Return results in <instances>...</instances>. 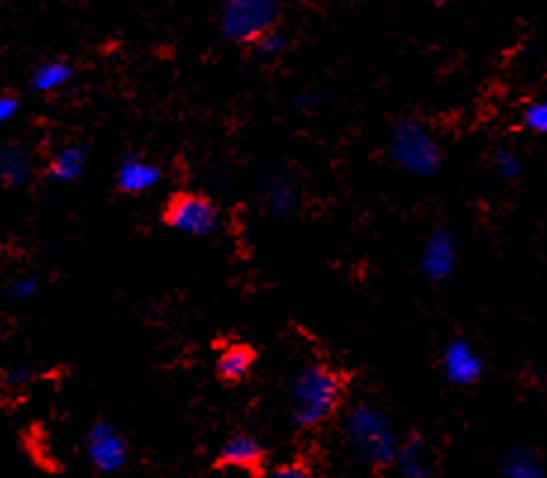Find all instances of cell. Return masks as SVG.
Instances as JSON below:
<instances>
[{
	"instance_id": "6da1fadb",
	"label": "cell",
	"mask_w": 547,
	"mask_h": 478,
	"mask_svg": "<svg viewBox=\"0 0 547 478\" xmlns=\"http://www.w3.org/2000/svg\"><path fill=\"white\" fill-rule=\"evenodd\" d=\"M345 383L331 364L307 362L293 371L288 381L291 424L300 431H312L329 424L343 405Z\"/></svg>"
},
{
	"instance_id": "7a4b0ae2",
	"label": "cell",
	"mask_w": 547,
	"mask_h": 478,
	"mask_svg": "<svg viewBox=\"0 0 547 478\" xmlns=\"http://www.w3.org/2000/svg\"><path fill=\"white\" fill-rule=\"evenodd\" d=\"M341 436L352 455L367 467H388L395 464L400 438L391 419L379 407L367 402H352L341 414Z\"/></svg>"
},
{
	"instance_id": "3957f363",
	"label": "cell",
	"mask_w": 547,
	"mask_h": 478,
	"mask_svg": "<svg viewBox=\"0 0 547 478\" xmlns=\"http://www.w3.org/2000/svg\"><path fill=\"white\" fill-rule=\"evenodd\" d=\"M388 157L395 167L414 176H431L440 169V146L421 119H400L388 134Z\"/></svg>"
},
{
	"instance_id": "277c9868",
	"label": "cell",
	"mask_w": 547,
	"mask_h": 478,
	"mask_svg": "<svg viewBox=\"0 0 547 478\" xmlns=\"http://www.w3.org/2000/svg\"><path fill=\"white\" fill-rule=\"evenodd\" d=\"M279 15V5L272 0H226L217 12L219 36L234 46L250 48L279 27Z\"/></svg>"
},
{
	"instance_id": "5b68a950",
	"label": "cell",
	"mask_w": 547,
	"mask_h": 478,
	"mask_svg": "<svg viewBox=\"0 0 547 478\" xmlns=\"http://www.w3.org/2000/svg\"><path fill=\"white\" fill-rule=\"evenodd\" d=\"M162 224L188 238H210L222 229V212L203 193H174L162 207Z\"/></svg>"
},
{
	"instance_id": "8992f818",
	"label": "cell",
	"mask_w": 547,
	"mask_h": 478,
	"mask_svg": "<svg viewBox=\"0 0 547 478\" xmlns=\"http://www.w3.org/2000/svg\"><path fill=\"white\" fill-rule=\"evenodd\" d=\"M86 459L98 474L115 476L129 464V445L122 431L108 419H96L84 438Z\"/></svg>"
},
{
	"instance_id": "52a82bcc",
	"label": "cell",
	"mask_w": 547,
	"mask_h": 478,
	"mask_svg": "<svg viewBox=\"0 0 547 478\" xmlns=\"http://www.w3.org/2000/svg\"><path fill=\"white\" fill-rule=\"evenodd\" d=\"M440 369H443L445 381L457 388H469L481 381L483 360L467 338H452L440 355Z\"/></svg>"
},
{
	"instance_id": "ba28073f",
	"label": "cell",
	"mask_w": 547,
	"mask_h": 478,
	"mask_svg": "<svg viewBox=\"0 0 547 478\" xmlns=\"http://www.w3.org/2000/svg\"><path fill=\"white\" fill-rule=\"evenodd\" d=\"M112 181H115V191L122 193V196H143V193H150L153 188L160 186L162 169L155 162L146 160V157L127 150L117 160Z\"/></svg>"
},
{
	"instance_id": "9c48e42d",
	"label": "cell",
	"mask_w": 547,
	"mask_h": 478,
	"mask_svg": "<svg viewBox=\"0 0 547 478\" xmlns=\"http://www.w3.org/2000/svg\"><path fill=\"white\" fill-rule=\"evenodd\" d=\"M419 267L426 279L445 281L457 267V245L448 226H438L421 245Z\"/></svg>"
},
{
	"instance_id": "30bf717a",
	"label": "cell",
	"mask_w": 547,
	"mask_h": 478,
	"mask_svg": "<svg viewBox=\"0 0 547 478\" xmlns=\"http://www.w3.org/2000/svg\"><path fill=\"white\" fill-rule=\"evenodd\" d=\"M260 205L267 212V217L276 222H286L295 217L300 207V188L288 172H279L267 176L260 186Z\"/></svg>"
},
{
	"instance_id": "8fae6325",
	"label": "cell",
	"mask_w": 547,
	"mask_h": 478,
	"mask_svg": "<svg viewBox=\"0 0 547 478\" xmlns=\"http://www.w3.org/2000/svg\"><path fill=\"white\" fill-rule=\"evenodd\" d=\"M267 459V448L253 433H234L226 438L217 452L219 469H241L248 474H260Z\"/></svg>"
},
{
	"instance_id": "7c38bea8",
	"label": "cell",
	"mask_w": 547,
	"mask_h": 478,
	"mask_svg": "<svg viewBox=\"0 0 547 478\" xmlns=\"http://www.w3.org/2000/svg\"><path fill=\"white\" fill-rule=\"evenodd\" d=\"M88 167V146L81 141H67L53 150L48 157L43 176L50 184H74L84 176Z\"/></svg>"
},
{
	"instance_id": "4fadbf2b",
	"label": "cell",
	"mask_w": 547,
	"mask_h": 478,
	"mask_svg": "<svg viewBox=\"0 0 547 478\" xmlns=\"http://www.w3.org/2000/svg\"><path fill=\"white\" fill-rule=\"evenodd\" d=\"M255 350L245 343H229L226 348L217 355L215 371L217 379L222 383H229V386H236V383H243L248 379V374L255 367Z\"/></svg>"
},
{
	"instance_id": "5bb4252c",
	"label": "cell",
	"mask_w": 547,
	"mask_h": 478,
	"mask_svg": "<svg viewBox=\"0 0 547 478\" xmlns=\"http://www.w3.org/2000/svg\"><path fill=\"white\" fill-rule=\"evenodd\" d=\"M74 67L72 62L65 58H48L36 62L34 67H31L29 72V88L34 93H55L60 91V88H65L72 84L74 79Z\"/></svg>"
},
{
	"instance_id": "9a60e30c",
	"label": "cell",
	"mask_w": 547,
	"mask_h": 478,
	"mask_svg": "<svg viewBox=\"0 0 547 478\" xmlns=\"http://www.w3.org/2000/svg\"><path fill=\"white\" fill-rule=\"evenodd\" d=\"M34 160L27 146L22 143H5L0 148V179L5 188H22L27 186L34 176Z\"/></svg>"
},
{
	"instance_id": "2e32d148",
	"label": "cell",
	"mask_w": 547,
	"mask_h": 478,
	"mask_svg": "<svg viewBox=\"0 0 547 478\" xmlns=\"http://www.w3.org/2000/svg\"><path fill=\"white\" fill-rule=\"evenodd\" d=\"M395 467L402 478H433V469L426 459V443L421 436H410L402 440Z\"/></svg>"
},
{
	"instance_id": "e0dca14e",
	"label": "cell",
	"mask_w": 547,
	"mask_h": 478,
	"mask_svg": "<svg viewBox=\"0 0 547 478\" xmlns=\"http://www.w3.org/2000/svg\"><path fill=\"white\" fill-rule=\"evenodd\" d=\"M502 476L505 478H547L540 459L526 448H509L502 457Z\"/></svg>"
},
{
	"instance_id": "ac0fdd59",
	"label": "cell",
	"mask_w": 547,
	"mask_h": 478,
	"mask_svg": "<svg viewBox=\"0 0 547 478\" xmlns=\"http://www.w3.org/2000/svg\"><path fill=\"white\" fill-rule=\"evenodd\" d=\"M288 46H291V39H288V34L281 27H276L269 31V34H264L260 41L255 43V46H250V58L257 62H269L281 58V55L286 53Z\"/></svg>"
},
{
	"instance_id": "d6986e66",
	"label": "cell",
	"mask_w": 547,
	"mask_h": 478,
	"mask_svg": "<svg viewBox=\"0 0 547 478\" xmlns=\"http://www.w3.org/2000/svg\"><path fill=\"white\" fill-rule=\"evenodd\" d=\"M43 376V369L36 367L31 362H15L10 367L3 369V388L10 393L24 391L34 381H39Z\"/></svg>"
},
{
	"instance_id": "ffe728a7",
	"label": "cell",
	"mask_w": 547,
	"mask_h": 478,
	"mask_svg": "<svg viewBox=\"0 0 547 478\" xmlns=\"http://www.w3.org/2000/svg\"><path fill=\"white\" fill-rule=\"evenodd\" d=\"M36 293H39V279H36V276H31V274L15 276V279H10L8 286L3 288V295L8 298V303H12V305L29 303L31 298H36Z\"/></svg>"
},
{
	"instance_id": "44dd1931",
	"label": "cell",
	"mask_w": 547,
	"mask_h": 478,
	"mask_svg": "<svg viewBox=\"0 0 547 478\" xmlns=\"http://www.w3.org/2000/svg\"><path fill=\"white\" fill-rule=\"evenodd\" d=\"M493 167H495V172H498L500 179L514 181L521 176V157L514 153V150L500 148V150H495V155H493Z\"/></svg>"
},
{
	"instance_id": "7402d4cb",
	"label": "cell",
	"mask_w": 547,
	"mask_h": 478,
	"mask_svg": "<svg viewBox=\"0 0 547 478\" xmlns=\"http://www.w3.org/2000/svg\"><path fill=\"white\" fill-rule=\"evenodd\" d=\"M521 122L533 134H547V98L533 100L521 112Z\"/></svg>"
},
{
	"instance_id": "603a6c76",
	"label": "cell",
	"mask_w": 547,
	"mask_h": 478,
	"mask_svg": "<svg viewBox=\"0 0 547 478\" xmlns=\"http://www.w3.org/2000/svg\"><path fill=\"white\" fill-rule=\"evenodd\" d=\"M267 478H317L312 474V469H307L305 464L300 462H286L279 464V467H274L269 471Z\"/></svg>"
},
{
	"instance_id": "cb8c5ba5",
	"label": "cell",
	"mask_w": 547,
	"mask_h": 478,
	"mask_svg": "<svg viewBox=\"0 0 547 478\" xmlns=\"http://www.w3.org/2000/svg\"><path fill=\"white\" fill-rule=\"evenodd\" d=\"M20 108H22L20 96L12 91H3V96H0V122L3 124L12 122V119L20 115Z\"/></svg>"
},
{
	"instance_id": "d4e9b609",
	"label": "cell",
	"mask_w": 547,
	"mask_h": 478,
	"mask_svg": "<svg viewBox=\"0 0 547 478\" xmlns=\"http://www.w3.org/2000/svg\"><path fill=\"white\" fill-rule=\"evenodd\" d=\"M322 100H324V93H319V91H298L291 98V105L295 110H312V108H317Z\"/></svg>"
}]
</instances>
